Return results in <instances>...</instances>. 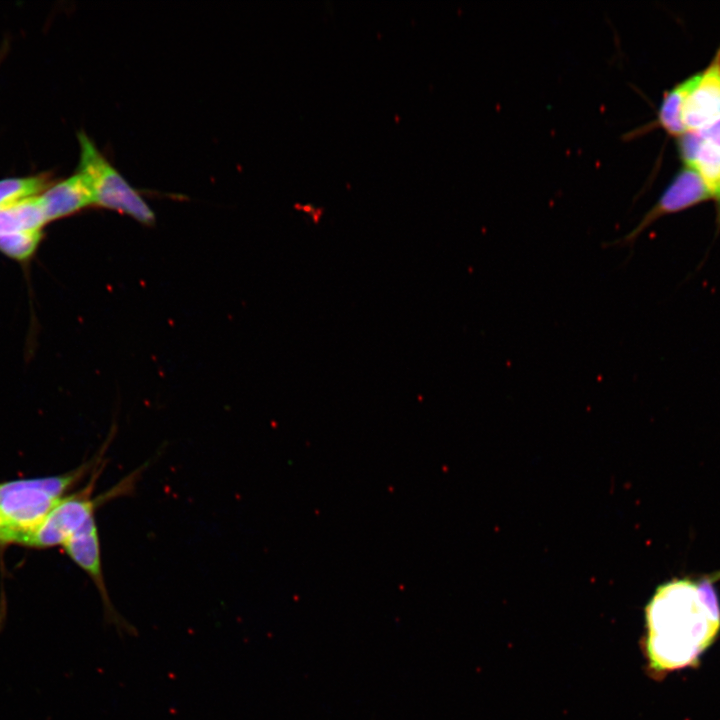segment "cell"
<instances>
[{
  "label": "cell",
  "mask_w": 720,
  "mask_h": 720,
  "mask_svg": "<svg viewBox=\"0 0 720 720\" xmlns=\"http://www.w3.org/2000/svg\"><path fill=\"white\" fill-rule=\"evenodd\" d=\"M720 571L659 585L645 608V651L651 671L695 666L720 631Z\"/></svg>",
  "instance_id": "cell-1"
},
{
  "label": "cell",
  "mask_w": 720,
  "mask_h": 720,
  "mask_svg": "<svg viewBox=\"0 0 720 720\" xmlns=\"http://www.w3.org/2000/svg\"><path fill=\"white\" fill-rule=\"evenodd\" d=\"M113 435L110 432L97 453L71 471L0 483V526L12 544L22 545L54 506L105 462Z\"/></svg>",
  "instance_id": "cell-2"
},
{
  "label": "cell",
  "mask_w": 720,
  "mask_h": 720,
  "mask_svg": "<svg viewBox=\"0 0 720 720\" xmlns=\"http://www.w3.org/2000/svg\"><path fill=\"white\" fill-rule=\"evenodd\" d=\"M104 466L105 462L95 469L84 487L61 499L41 524L27 536L22 545L40 549L63 546L76 531L95 517L96 511L101 506L130 494L145 469L144 466L140 467L110 489L94 495V489Z\"/></svg>",
  "instance_id": "cell-3"
},
{
  "label": "cell",
  "mask_w": 720,
  "mask_h": 720,
  "mask_svg": "<svg viewBox=\"0 0 720 720\" xmlns=\"http://www.w3.org/2000/svg\"><path fill=\"white\" fill-rule=\"evenodd\" d=\"M80 160L77 172L84 178L92 205L127 214L143 224H152L155 216L139 192L114 168L92 140L78 132Z\"/></svg>",
  "instance_id": "cell-4"
},
{
  "label": "cell",
  "mask_w": 720,
  "mask_h": 720,
  "mask_svg": "<svg viewBox=\"0 0 720 720\" xmlns=\"http://www.w3.org/2000/svg\"><path fill=\"white\" fill-rule=\"evenodd\" d=\"M709 199L712 193L692 168L681 169L637 225L623 237L607 243L608 247H633L639 236L660 218L694 207Z\"/></svg>",
  "instance_id": "cell-5"
},
{
  "label": "cell",
  "mask_w": 720,
  "mask_h": 720,
  "mask_svg": "<svg viewBox=\"0 0 720 720\" xmlns=\"http://www.w3.org/2000/svg\"><path fill=\"white\" fill-rule=\"evenodd\" d=\"M69 558L92 580L100 595L104 621L120 635H136V628L115 608L106 586L96 517L91 518L62 546Z\"/></svg>",
  "instance_id": "cell-6"
},
{
  "label": "cell",
  "mask_w": 720,
  "mask_h": 720,
  "mask_svg": "<svg viewBox=\"0 0 720 720\" xmlns=\"http://www.w3.org/2000/svg\"><path fill=\"white\" fill-rule=\"evenodd\" d=\"M720 119V48L706 69L695 74L683 107L687 131L704 129Z\"/></svg>",
  "instance_id": "cell-7"
},
{
  "label": "cell",
  "mask_w": 720,
  "mask_h": 720,
  "mask_svg": "<svg viewBox=\"0 0 720 720\" xmlns=\"http://www.w3.org/2000/svg\"><path fill=\"white\" fill-rule=\"evenodd\" d=\"M40 199L47 221L68 216L92 205L90 190L78 172L49 186L40 195Z\"/></svg>",
  "instance_id": "cell-8"
},
{
  "label": "cell",
  "mask_w": 720,
  "mask_h": 720,
  "mask_svg": "<svg viewBox=\"0 0 720 720\" xmlns=\"http://www.w3.org/2000/svg\"><path fill=\"white\" fill-rule=\"evenodd\" d=\"M697 148L690 167L704 180L713 199L720 188V119L695 131Z\"/></svg>",
  "instance_id": "cell-9"
},
{
  "label": "cell",
  "mask_w": 720,
  "mask_h": 720,
  "mask_svg": "<svg viewBox=\"0 0 720 720\" xmlns=\"http://www.w3.org/2000/svg\"><path fill=\"white\" fill-rule=\"evenodd\" d=\"M46 222L40 195L0 205V235L41 230Z\"/></svg>",
  "instance_id": "cell-10"
},
{
  "label": "cell",
  "mask_w": 720,
  "mask_h": 720,
  "mask_svg": "<svg viewBox=\"0 0 720 720\" xmlns=\"http://www.w3.org/2000/svg\"><path fill=\"white\" fill-rule=\"evenodd\" d=\"M695 80V75L665 92L657 110L656 119L641 130L660 126L670 136L681 137L687 132L683 121L684 102Z\"/></svg>",
  "instance_id": "cell-11"
},
{
  "label": "cell",
  "mask_w": 720,
  "mask_h": 720,
  "mask_svg": "<svg viewBox=\"0 0 720 720\" xmlns=\"http://www.w3.org/2000/svg\"><path fill=\"white\" fill-rule=\"evenodd\" d=\"M49 187V176L11 177L0 180V205L38 196Z\"/></svg>",
  "instance_id": "cell-12"
},
{
  "label": "cell",
  "mask_w": 720,
  "mask_h": 720,
  "mask_svg": "<svg viewBox=\"0 0 720 720\" xmlns=\"http://www.w3.org/2000/svg\"><path fill=\"white\" fill-rule=\"evenodd\" d=\"M40 239L41 230L0 235V251L14 259L25 260L35 251Z\"/></svg>",
  "instance_id": "cell-13"
},
{
  "label": "cell",
  "mask_w": 720,
  "mask_h": 720,
  "mask_svg": "<svg viewBox=\"0 0 720 720\" xmlns=\"http://www.w3.org/2000/svg\"><path fill=\"white\" fill-rule=\"evenodd\" d=\"M714 200L716 202V227L717 231L720 230V188L716 193Z\"/></svg>",
  "instance_id": "cell-14"
},
{
  "label": "cell",
  "mask_w": 720,
  "mask_h": 720,
  "mask_svg": "<svg viewBox=\"0 0 720 720\" xmlns=\"http://www.w3.org/2000/svg\"><path fill=\"white\" fill-rule=\"evenodd\" d=\"M9 544H12L10 537L4 531V529L0 526V545H9Z\"/></svg>",
  "instance_id": "cell-15"
}]
</instances>
